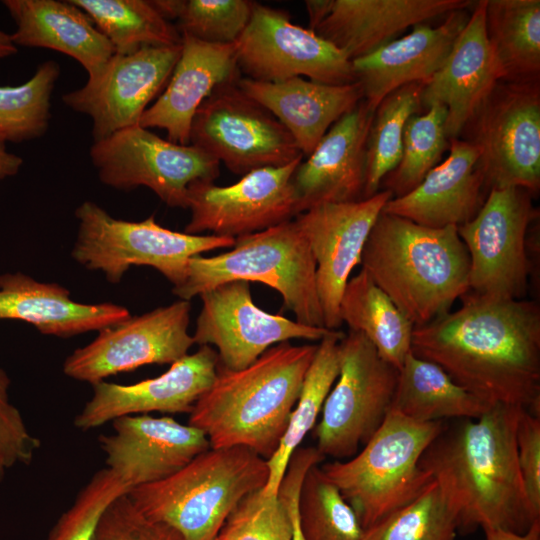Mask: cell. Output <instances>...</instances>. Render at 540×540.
Listing matches in <instances>:
<instances>
[{"mask_svg":"<svg viewBox=\"0 0 540 540\" xmlns=\"http://www.w3.org/2000/svg\"><path fill=\"white\" fill-rule=\"evenodd\" d=\"M449 155L432 168L410 192L391 198L383 213L431 228L460 226L470 221L488 194L477 167V147L459 138L449 139Z\"/></svg>","mask_w":540,"mask_h":540,"instance_id":"26","label":"cell"},{"mask_svg":"<svg viewBox=\"0 0 540 540\" xmlns=\"http://www.w3.org/2000/svg\"><path fill=\"white\" fill-rule=\"evenodd\" d=\"M388 190L356 202L323 204L295 217L316 263V287L324 326L341 325L339 304L352 270L361 262L367 238L385 204Z\"/></svg>","mask_w":540,"mask_h":540,"instance_id":"19","label":"cell"},{"mask_svg":"<svg viewBox=\"0 0 540 540\" xmlns=\"http://www.w3.org/2000/svg\"><path fill=\"white\" fill-rule=\"evenodd\" d=\"M245 78L278 82L294 77L342 85L355 82L351 61L287 12L254 2L249 22L234 43Z\"/></svg>","mask_w":540,"mask_h":540,"instance_id":"14","label":"cell"},{"mask_svg":"<svg viewBox=\"0 0 540 540\" xmlns=\"http://www.w3.org/2000/svg\"><path fill=\"white\" fill-rule=\"evenodd\" d=\"M130 316L118 304H84L57 283L35 280L22 272L0 275V320H20L41 334L68 338L100 331Z\"/></svg>","mask_w":540,"mask_h":540,"instance_id":"29","label":"cell"},{"mask_svg":"<svg viewBox=\"0 0 540 540\" xmlns=\"http://www.w3.org/2000/svg\"><path fill=\"white\" fill-rule=\"evenodd\" d=\"M237 85L288 130L304 156L364 98L358 82L333 85L302 77L261 82L241 77Z\"/></svg>","mask_w":540,"mask_h":540,"instance_id":"28","label":"cell"},{"mask_svg":"<svg viewBox=\"0 0 540 540\" xmlns=\"http://www.w3.org/2000/svg\"><path fill=\"white\" fill-rule=\"evenodd\" d=\"M190 144L242 176L304 158L288 130L237 82L217 87L198 108Z\"/></svg>","mask_w":540,"mask_h":540,"instance_id":"13","label":"cell"},{"mask_svg":"<svg viewBox=\"0 0 540 540\" xmlns=\"http://www.w3.org/2000/svg\"><path fill=\"white\" fill-rule=\"evenodd\" d=\"M303 158L282 167L251 171L229 186L198 181L189 187L187 234L211 231L238 238L297 216L293 174Z\"/></svg>","mask_w":540,"mask_h":540,"instance_id":"18","label":"cell"},{"mask_svg":"<svg viewBox=\"0 0 540 540\" xmlns=\"http://www.w3.org/2000/svg\"><path fill=\"white\" fill-rule=\"evenodd\" d=\"M219 367L217 352L208 345L187 354L158 377L122 385L100 381L76 416L74 424L87 431L127 415L148 412L190 413L209 389Z\"/></svg>","mask_w":540,"mask_h":540,"instance_id":"20","label":"cell"},{"mask_svg":"<svg viewBox=\"0 0 540 540\" xmlns=\"http://www.w3.org/2000/svg\"><path fill=\"white\" fill-rule=\"evenodd\" d=\"M191 303L181 300L128 318L99 331L65 360L66 376L92 385L150 364H172L188 354Z\"/></svg>","mask_w":540,"mask_h":540,"instance_id":"15","label":"cell"},{"mask_svg":"<svg viewBox=\"0 0 540 540\" xmlns=\"http://www.w3.org/2000/svg\"><path fill=\"white\" fill-rule=\"evenodd\" d=\"M319 463L318 454L311 448H298L291 456L277 495L283 501L291 517L292 539L304 540L298 520L300 488L307 471Z\"/></svg>","mask_w":540,"mask_h":540,"instance_id":"47","label":"cell"},{"mask_svg":"<svg viewBox=\"0 0 540 540\" xmlns=\"http://www.w3.org/2000/svg\"><path fill=\"white\" fill-rule=\"evenodd\" d=\"M260 282L276 291L301 324L325 327L316 287V263L295 220L238 237L228 252L194 256L182 285L172 292L181 300L230 281Z\"/></svg>","mask_w":540,"mask_h":540,"instance_id":"6","label":"cell"},{"mask_svg":"<svg viewBox=\"0 0 540 540\" xmlns=\"http://www.w3.org/2000/svg\"><path fill=\"white\" fill-rule=\"evenodd\" d=\"M16 24V46L47 48L78 61L88 78L96 76L115 54L109 40L70 0H4Z\"/></svg>","mask_w":540,"mask_h":540,"instance_id":"30","label":"cell"},{"mask_svg":"<svg viewBox=\"0 0 540 540\" xmlns=\"http://www.w3.org/2000/svg\"><path fill=\"white\" fill-rule=\"evenodd\" d=\"M96 540H184L173 527L142 514L127 494L115 499L99 521Z\"/></svg>","mask_w":540,"mask_h":540,"instance_id":"44","label":"cell"},{"mask_svg":"<svg viewBox=\"0 0 540 540\" xmlns=\"http://www.w3.org/2000/svg\"><path fill=\"white\" fill-rule=\"evenodd\" d=\"M200 297L194 343L215 346L219 366L228 370L249 366L276 344L291 339L320 341L334 331L265 312L253 302L247 281L220 284Z\"/></svg>","mask_w":540,"mask_h":540,"instance_id":"16","label":"cell"},{"mask_svg":"<svg viewBox=\"0 0 540 540\" xmlns=\"http://www.w3.org/2000/svg\"><path fill=\"white\" fill-rule=\"evenodd\" d=\"M468 19L466 9L454 10L436 27L416 25L409 34L352 60L354 80L368 106L375 111L398 88L427 82L447 59Z\"/></svg>","mask_w":540,"mask_h":540,"instance_id":"25","label":"cell"},{"mask_svg":"<svg viewBox=\"0 0 540 540\" xmlns=\"http://www.w3.org/2000/svg\"><path fill=\"white\" fill-rule=\"evenodd\" d=\"M181 36V53L170 79L139 125L164 129L169 141L187 145L198 108L217 87L238 82L241 73L234 43L214 44Z\"/></svg>","mask_w":540,"mask_h":540,"instance_id":"23","label":"cell"},{"mask_svg":"<svg viewBox=\"0 0 540 540\" xmlns=\"http://www.w3.org/2000/svg\"><path fill=\"white\" fill-rule=\"evenodd\" d=\"M522 409L495 404L479 418L445 423L421 456L419 466L449 499L458 529L524 533L540 519L528 502L517 462Z\"/></svg>","mask_w":540,"mask_h":540,"instance_id":"2","label":"cell"},{"mask_svg":"<svg viewBox=\"0 0 540 540\" xmlns=\"http://www.w3.org/2000/svg\"><path fill=\"white\" fill-rule=\"evenodd\" d=\"M343 335L340 331H331L317 345L286 432L275 453L267 460L269 476L261 490L264 496H277L292 454L312 430L322 412L324 402L339 375V341Z\"/></svg>","mask_w":540,"mask_h":540,"instance_id":"34","label":"cell"},{"mask_svg":"<svg viewBox=\"0 0 540 540\" xmlns=\"http://www.w3.org/2000/svg\"><path fill=\"white\" fill-rule=\"evenodd\" d=\"M360 264L414 327L450 312L469 292L470 260L456 226L431 228L381 212Z\"/></svg>","mask_w":540,"mask_h":540,"instance_id":"4","label":"cell"},{"mask_svg":"<svg viewBox=\"0 0 540 540\" xmlns=\"http://www.w3.org/2000/svg\"><path fill=\"white\" fill-rule=\"evenodd\" d=\"M180 53L181 44L115 53L96 76L65 93L62 100L73 111L90 117L94 141L139 125L149 104L168 83Z\"/></svg>","mask_w":540,"mask_h":540,"instance_id":"17","label":"cell"},{"mask_svg":"<svg viewBox=\"0 0 540 540\" xmlns=\"http://www.w3.org/2000/svg\"><path fill=\"white\" fill-rule=\"evenodd\" d=\"M462 306L415 327L411 352L495 405L540 415V308L466 293Z\"/></svg>","mask_w":540,"mask_h":540,"instance_id":"1","label":"cell"},{"mask_svg":"<svg viewBox=\"0 0 540 540\" xmlns=\"http://www.w3.org/2000/svg\"><path fill=\"white\" fill-rule=\"evenodd\" d=\"M516 445L524 491L533 512L540 517V415L522 409Z\"/></svg>","mask_w":540,"mask_h":540,"instance_id":"46","label":"cell"},{"mask_svg":"<svg viewBox=\"0 0 540 540\" xmlns=\"http://www.w3.org/2000/svg\"><path fill=\"white\" fill-rule=\"evenodd\" d=\"M90 158L99 180L117 190L144 186L170 207L188 208L189 187L214 182L220 163L191 145L163 139L140 125L94 141Z\"/></svg>","mask_w":540,"mask_h":540,"instance_id":"11","label":"cell"},{"mask_svg":"<svg viewBox=\"0 0 540 540\" xmlns=\"http://www.w3.org/2000/svg\"><path fill=\"white\" fill-rule=\"evenodd\" d=\"M339 350V375L314 430L317 450L336 460L356 455L382 425L399 373L362 333L349 330Z\"/></svg>","mask_w":540,"mask_h":540,"instance_id":"10","label":"cell"},{"mask_svg":"<svg viewBox=\"0 0 540 540\" xmlns=\"http://www.w3.org/2000/svg\"><path fill=\"white\" fill-rule=\"evenodd\" d=\"M129 488L108 468L96 472L65 511L47 540H96V531L107 507Z\"/></svg>","mask_w":540,"mask_h":540,"instance_id":"42","label":"cell"},{"mask_svg":"<svg viewBox=\"0 0 540 540\" xmlns=\"http://www.w3.org/2000/svg\"><path fill=\"white\" fill-rule=\"evenodd\" d=\"M23 164V159L6 149L5 143L0 141V180L16 175Z\"/></svg>","mask_w":540,"mask_h":540,"instance_id":"49","label":"cell"},{"mask_svg":"<svg viewBox=\"0 0 540 540\" xmlns=\"http://www.w3.org/2000/svg\"><path fill=\"white\" fill-rule=\"evenodd\" d=\"M491 406L457 384L441 367L410 352L399 369L390 409L424 423L476 419Z\"/></svg>","mask_w":540,"mask_h":540,"instance_id":"31","label":"cell"},{"mask_svg":"<svg viewBox=\"0 0 540 540\" xmlns=\"http://www.w3.org/2000/svg\"><path fill=\"white\" fill-rule=\"evenodd\" d=\"M446 109L434 104L408 120L397 166L384 178L385 190L400 197L413 190L440 161L449 147L445 129ZM392 197V198H393Z\"/></svg>","mask_w":540,"mask_h":540,"instance_id":"39","label":"cell"},{"mask_svg":"<svg viewBox=\"0 0 540 540\" xmlns=\"http://www.w3.org/2000/svg\"><path fill=\"white\" fill-rule=\"evenodd\" d=\"M169 21L176 20L181 35L207 43H235L251 17L249 0H154Z\"/></svg>","mask_w":540,"mask_h":540,"instance_id":"41","label":"cell"},{"mask_svg":"<svg viewBox=\"0 0 540 540\" xmlns=\"http://www.w3.org/2000/svg\"><path fill=\"white\" fill-rule=\"evenodd\" d=\"M424 83H411L387 95L377 106L370 125L366 153L364 199L379 192L384 178L397 166L403 146L405 126L411 116L422 111Z\"/></svg>","mask_w":540,"mask_h":540,"instance_id":"36","label":"cell"},{"mask_svg":"<svg viewBox=\"0 0 540 540\" xmlns=\"http://www.w3.org/2000/svg\"><path fill=\"white\" fill-rule=\"evenodd\" d=\"M17 52L11 35L0 30V59L11 56Z\"/></svg>","mask_w":540,"mask_h":540,"instance_id":"50","label":"cell"},{"mask_svg":"<svg viewBox=\"0 0 540 540\" xmlns=\"http://www.w3.org/2000/svg\"><path fill=\"white\" fill-rule=\"evenodd\" d=\"M468 0H328L324 17L310 30L350 61L389 43L408 27L466 9Z\"/></svg>","mask_w":540,"mask_h":540,"instance_id":"27","label":"cell"},{"mask_svg":"<svg viewBox=\"0 0 540 540\" xmlns=\"http://www.w3.org/2000/svg\"><path fill=\"white\" fill-rule=\"evenodd\" d=\"M479 151L477 167L487 192L540 189L539 81H499L463 129ZM461 133V134H462Z\"/></svg>","mask_w":540,"mask_h":540,"instance_id":"9","label":"cell"},{"mask_svg":"<svg viewBox=\"0 0 540 540\" xmlns=\"http://www.w3.org/2000/svg\"><path fill=\"white\" fill-rule=\"evenodd\" d=\"M215 540H217V539H215Z\"/></svg>","mask_w":540,"mask_h":540,"instance_id":"51","label":"cell"},{"mask_svg":"<svg viewBox=\"0 0 540 540\" xmlns=\"http://www.w3.org/2000/svg\"><path fill=\"white\" fill-rule=\"evenodd\" d=\"M317 345L282 342L240 370L218 367L189 413L210 448L244 446L268 460L277 450Z\"/></svg>","mask_w":540,"mask_h":540,"instance_id":"3","label":"cell"},{"mask_svg":"<svg viewBox=\"0 0 540 540\" xmlns=\"http://www.w3.org/2000/svg\"><path fill=\"white\" fill-rule=\"evenodd\" d=\"M60 75L53 60L41 63L17 86H0V141L22 142L43 136L51 118V96Z\"/></svg>","mask_w":540,"mask_h":540,"instance_id":"37","label":"cell"},{"mask_svg":"<svg viewBox=\"0 0 540 540\" xmlns=\"http://www.w3.org/2000/svg\"><path fill=\"white\" fill-rule=\"evenodd\" d=\"M115 433L99 437L107 468L129 488L161 481L210 448L198 428L169 416L127 415L113 420Z\"/></svg>","mask_w":540,"mask_h":540,"instance_id":"21","label":"cell"},{"mask_svg":"<svg viewBox=\"0 0 540 540\" xmlns=\"http://www.w3.org/2000/svg\"><path fill=\"white\" fill-rule=\"evenodd\" d=\"M10 379L0 368V482L17 464H29L40 441L28 431L20 411L10 402Z\"/></svg>","mask_w":540,"mask_h":540,"instance_id":"45","label":"cell"},{"mask_svg":"<svg viewBox=\"0 0 540 540\" xmlns=\"http://www.w3.org/2000/svg\"><path fill=\"white\" fill-rule=\"evenodd\" d=\"M485 540H540V519L536 520L524 533L503 529H484Z\"/></svg>","mask_w":540,"mask_h":540,"instance_id":"48","label":"cell"},{"mask_svg":"<svg viewBox=\"0 0 540 540\" xmlns=\"http://www.w3.org/2000/svg\"><path fill=\"white\" fill-rule=\"evenodd\" d=\"M262 490V489H261ZM261 490L246 496L231 512L217 540H291L292 522L279 496Z\"/></svg>","mask_w":540,"mask_h":540,"instance_id":"43","label":"cell"},{"mask_svg":"<svg viewBox=\"0 0 540 540\" xmlns=\"http://www.w3.org/2000/svg\"><path fill=\"white\" fill-rule=\"evenodd\" d=\"M445 421L418 422L389 410L356 455L320 466L367 529L416 499L434 480L419 462Z\"/></svg>","mask_w":540,"mask_h":540,"instance_id":"7","label":"cell"},{"mask_svg":"<svg viewBox=\"0 0 540 540\" xmlns=\"http://www.w3.org/2000/svg\"><path fill=\"white\" fill-rule=\"evenodd\" d=\"M457 514L433 480L412 502L364 530L360 540H455Z\"/></svg>","mask_w":540,"mask_h":540,"instance_id":"40","label":"cell"},{"mask_svg":"<svg viewBox=\"0 0 540 540\" xmlns=\"http://www.w3.org/2000/svg\"><path fill=\"white\" fill-rule=\"evenodd\" d=\"M532 197L519 187L491 189L476 215L457 227L469 255L472 294L525 297L530 272L526 235L539 216Z\"/></svg>","mask_w":540,"mask_h":540,"instance_id":"12","label":"cell"},{"mask_svg":"<svg viewBox=\"0 0 540 540\" xmlns=\"http://www.w3.org/2000/svg\"><path fill=\"white\" fill-rule=\"evenodd\" d=\"M85 12L112 44L115 53L181 44L182 36L152 1L70 0Z\"/></svg>","mask_w":540,"mask_h":540,"instance_id":"35","label":"cell"},{"mask_svg":"<svg viewBox=\"0 0 540 540\" xmlns=\"http://www.w3.org/2000/svg\"><path fill=\"white\" fill-rule=\"evenodd\" d=\"M298 520L304 540H360L364 533L356 513L319 465L302 482Z\"/></svg>","mask_w":540,"mask_h":540,"instance_id":"38","label":"cell"},{"mask_svg":"<svg viewBox=\"0 0 540 540\" xmlns=\"http://www.w3.org/2000/svg\"><path fill=\"white\" fill-rule=\"evenodd\" d=\"M269 476L267 460L244 446L209 448L173 475L131 489L146 517L176 529L184 540H215L228 516Z\"/></svg>","mask_w":540,"mask_h":540,"instance_id":"5","label":"cell"},{"mask_svg":"<svg viewBox=\"0 0 540 540\" xmlns=\"http://www.w3.org/2000/svg\"><path fill=\"white\" fill-rule=\"evenodd\" d=\"M75 216L79 225L73 259L89 270L103 272L113 284L131 266L145 265L178 287L186 279L192 257L235 244L231 237L172 231L157 223L154 215L137 222L116 219L92 201L83 202Z\"/></svg>","mask_w":540,"mask_h":540,"instance_id":"8","label":"cell"},{"mask_svg":"<svg viewBox=\"0 0 540 540\" xmlns=\"http://www.w3.org/2000/svg\"><path fill=\"white\" fill-rule=\"evenodd\" d=\"M486 0L477 1L441 68L423 84L421 105L446 109L448 139L458 138L500 81L485 28Z\"/></svg>","mask_w":540,"mask_h":540,"instance_id":"24","label":"cell"},{"mask_svg":"<svg viewBox=\"0 0 540 540\" xmlns=\"http://www.w3.org/2000/svg\"><path fill=\"white\" fill-rule=\"evenodd\" d=\"M374 112L361 100L299 163L292 177L297 215L323 204L364 199L367 139Z\"/></svg>","mask_w":540,"mask_h":540,"instance_id":"22","label":"cell"},{"mask_svg":"<svg viewBox=\"0 0 540 540\" xmlns=\"http://www.w3.org/2000/svg\"><path fill=\"white\" fill-rule=\"evenodd\" d=\"M339 317L349 330L362 333L382 359L398 370L402 367L415 327L363 269L348 280Z\"/></svg>","mask_w":540,"mask_h":540,"instance_id":"33","label":"cell"},{"mask_svg":"<svg viewBox=\"0 0 540 540\" xmlns=\"http://www.w3.org/2000/svg\"><path fill=\"white\" fill-rule=\"evenodd\" d=\"M485 28L500 81H539V0H486Z\"/></svg>","mask_w":540,"mask_h":540,"instance_id":"32","label":"cell"}]
</instances>
